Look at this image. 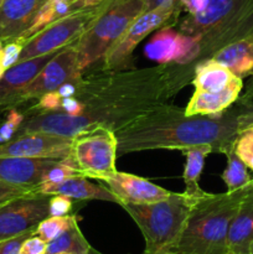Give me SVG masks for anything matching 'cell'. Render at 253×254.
Here are the masks:
<instances>
[{"mask_svg": "<svg viewBox=\"0 0 253 254\" xmlns=\"http://www.w3.org/2000/svg\"><path fill=\"white\" fill-rule=\"evenodd\" d=\"M169 1V0H145V5H146V9H154V7L159 6V5L164 4V2Z\"/></svg>", "mask_w": 253, "mask_h": 254, "instance_id": "f35d334b", "label": "cell"}, {"mask_svg": "<svg viewBox=\"0 0 253 254\" xmlns=\"http://www.w3.org/2000/svg\"><path fill=\"white\" fill-rule=\"evenodd\" d=\"M248 254H253V242H252V245H251L250 252H248Z\"/></svg>", "mask_w": 253, "mask_h": 254, "instance_id": "ee69618b", "label": "cell"}, {"mask_svg": "<svg viewBox=\"0 0 253 254\" xmlns=\"http://www.w3.org/2000/svg\"><path fill=\"white\" fill-rule=\"evenodd\" d=\"M200 54L197 39L170 26L159 30L144 47V55L160 64H188Z\"/></svg>", "mask_w": 253, "mask_h": 254, "instance_id": "7c38bea8", "label": "cell"}, {"mask_svg": "<svg viewBox=\"0 0 253 254\" xmlns=\"http://www.w3.org/2000/svg\"><path fill=\"white\" fill-rule=\"evenodd\" d=\"M34 233L35 232H26L16 236V237L0 241V254H20V247H21L22 242Z\"/></svg>", "mask_w": 253, "mask_h": 254, "instance_id": "d590c367", "label": "cell"}, {"mask_svg": "<svg viewBox=\"0 0 253 254\" xmlns=\"http://www.w3.org/2000/svg\"><path fill=\"white\" fill-rule=\"evenodd\" d=\"M88 7H93L88 0H46L29 29L17 39L26 42L30 37L34 36L40 30L45 29L51 22Z\"/></svg>", "mask_w": 253, "mask_h": 254, "instance_id": "44dd1931", "label": "cell"}, {"mask_svg": "<svg viewBox=\"0 0 253 254\" xmlns=\"http://www.w3.org/2000/svg\"><path fill=\"white\" fill-rule=\"evenodd\" d=\"M61 99L62 98L59 96V93L56 91L47 92V93L42 94L39 98L36 109L39 111V113L59 111L60 106H61Z\"/></svg>", "mask_w": 253, "mask_h": 254, "instance_id": "e575fe53", "label": "cell"}, {"mask_svg": "<svg viewBox=\"0 0 253 254\" xmlns=\"http://www.w3.org/2000/svg\"><path fill=\"white\" fill-rule=\"evenodd\" d=\"M240 114H238V128L240 133L253 128V99L240 97Z\"/></svg>", "mask_w": 253, "mask_h": 254, "instance_id": "4dcf8cb0", "label": "cell"}, {"mask_svg": "<svg viewBox=\"0 0 253 254\" xmlns=\"http://www.w3.org/2000/svg\"><path fill=\"white\" fill-rule=\"evenodd\" d=\"M253 242V180L231 223L227 254H248Z\"/></svg>", "mask_w": 253, "mask_h": 254, "instance_id": "d6986e66", "label": "cell"}, {"mask_svg": "<svg viewBox=\"0 0 253 254\" xmlns=\"http://www.w3.org/2000/svg\"><path fill=\"white\" fill-rule=\"evenodd\" d=\"M72 198L63 195L50 196L49 213L50 216H66L72 208Z\"/></svg>", "mask_w": 253, "mask_h": 254, "instance_id": "1f68e13d", "label": "cell"}, {"mask_svg": "<svg viewBox=\"0 0 253 254\" xmlns=\"http://www.w3.org/2000/svg\"><path fill=\"white\" fill-rule=\"evenodd\" d=\"M176 0H169L154 9L144 10L128 26L118 41L109 49L103 57L106 71H119L124 68L131 59L134 49L156 29L163 26L166 21L173 19L179 10Z\"/></svg>", "mask_w": 253, "mask_h": 254, "instance_id": "9c48e42d", "label": "cell"}, {"mask_svg": "<svg viewBox=\"0 0 253 254\" xmlns=\"http://www.w3.org/2000/svg\"><path fill=\"white\" fill-rule=\"evenodd\" d=\"M116 131L104 127L77 134L72 143V156L86 178L97 179L116 171Z\"/></svg>", "mask_w": 253, "mask_h": 254, "instance_id": "ba28073f", "label": "cell"}, {"mask_svg": "<svg viewBox=\"0 0 253 254\" xmlns=\"http://www.w3.org/2000/svg\"><path fill=\"white\" fill-rule=\"evenodd\" d=\"M196 198L185 192H173L153 203H122L145 241L143 254H161L178 245Z\"/></svg>", "mask_w": 253, "mask_h": 254, "instance_id": "5b68a950", "label": "cell"}, {"mask_svg": "<svg viewBox=\"0 0 253 254\" xmlns=\"http://www.w3.org/2000/svg\"><path fill=\"white\" fill-rule=\"evenodd\" d=\"M47 242L37 235H31L22 242L20 254H46Z\"/></svg>", "mask_w": 253, "mask_h": 254, "instance_id": "d6a6232c", "label": "cell"}, {"mask_svg": "<svg viewBox=\"0 0 253 254\" xmlns=\"http://www.w3.org/2000/svg\"><path fill=\"white\" fill-rule=\"evenodd\" d=\"M235 78L236 76L230 69L213 59H208L196 64L192 83L195 91L220 92Z\"/></svg>", "mask_w": 253, "mask_h": 254, "instance_id": "603a6c76", "label": "cell"}, {"mask_svg": "<svg viewBox=\"0 0 253 254\" xmlns=\"http://www.w3.org/2000/svg\"><path fill=\"white\" fill-rule=\"evenodd\" d=\"M235 153L248 169L253 170V129L240 133L235 144Z\"/></svg>", "mask_w": 253, "mask_h": 254, "instance_id": "f1b7e54d", "label": "cell"}, {"mask_svg": "<svg viewBox=\"0 0 253 254\" xmlns=\"http://www.w3.org/2000/svg\"><path fill=\"white\" fill-rule=\"evenodd\" d=\"M88 254H102V253L97 252L96 250H93V248H91V251H89V253H88Z\"/></svg>", "mask_w": 253, "mask_h": 254, "instance_id": "b9f144b4", "label": "cell"}, {"mask_svg": "<svg viewBox=\"0 0 253 254\" xmlns=\"http://www.w3.org/2000/svg\"><path fill=\"white\" fill-rule=\"evenodd\" d=\"M73 138L49 133H24L0 145V156L63 159L72 154Z\"/></svg>", "mask_w": 253, "mask_h": 254, "instance_id": "4fadbf2b", "label": "cell"}, {"mask_svg": "<svg viewBox=\"0 0 253 254\" xmlns=\"http://www.w3.org/2000/svg\"><path fill=\"white\" fill-rule=\"evenodd\" d=\"M145 9V0H107L101 14L74 42L82 73L106 56Z\"/></svg>", "mask_w": 253, "mask_h": 254, "instance_id": "8992f818", "label": "cell"}, {"mask_svg": "<svg viewBox=\"0 0 253 254\" xmlns=\"http://www.w3.org/2000/svg\"><path fill=\"white\" fill-rule=\"evenodd\" d=\"M252 129H253V128H252ZM247 130H248V129H247Z\"/></svg>", "mask_w": 253, "mask_h": 254, "instance_id": "bcb514c9", "label": "cell"}, {"mask_svg": "<svg viewBox=\"0 0 253 254\" xmlns=\"http://www.w3.org/2000/svg\"><path fill=\"white\" fill-rule=\"evenodd\" d=\"M91 248L76 222L59 237L47 243L46 254H88Z\"/></svg>", "mask_w": 253, "mask_h": 254, "instance_id": "d4e9b609", "label": "cell"}, {"mask_svg": "<svg viewBox=\"0 0 253 254\" xmlns=\"http://www.w3.org/2000/svg\"><path fill=\"white\" fill-rule=\"evenodd\" d=\"M242 88V78L236 77L220 92L195 91L186 106L185 113L188 116H215L222 113L238 101Z\"/></svg>", "mask_w": 253, "mask_h": 254, "instance_id": "ac0fdd59", "label": "cell"}, {"mask_svg": "<svg viewBox=\"0 0 253 254\" xmlns=\"http://www.w3.org/2000/svg\"><path fill=\"white\" fill-rule=\"evenodd\" d=\"M46 0H2L0 5V41L24 34Z\"/></svg>", "mask_w": 253, "mask_h": 254, "instance_id": "2e32d148", "label": "cell"}, {"mask_svg": "<svg viewBox=\"0 0 253 254\" xmlns=\"http://www.w3.org/2000/svg\"><path fill=\"white\" fill-rule=\"evenodd\" d=\"M49 205L50 195L39 191L0 205V241L35 232L37 225L50 216Z\"/></svg>", "mask_w": 253, "mask_h": 254, "instance_id": "30bf717a", "label": "cell"}, {"mask_svg": "<svg viewBox=\"0 0 253 254\" xmlns=\"http://www.w3.org/2000/svg\"><path fill=\"white\" fill-rule=\"evenodd\" d=\"M180 31L200 41L212 55L226 45L253 35V0H208L198 14L188 15Z\"/></svg>", "mask_w": 253, "mask_h": 254, "instance_id": "277c9868", "label": "cell"}, {"mask_svg": "<svg viewBox=\"0 0 253 254\" xmlns=\"http://www.w3.org/2000/svg\"><path fill=\"white\" fill-rule=\"evenodd\" d=\"M60 159L0 156V181L36 190L44 174Z\"/></svg>", "mask_w": 253, "mask_h": 254, "instance_id": "9a60e30c", "label": "cell"}, {"mask_svg": "<svg viewBox=\"0 0 253 254\" xmlns=\"http://www.w3.org/2000/svg\"><path fill=\"white\" fill-rule=\"evenodd\" d=\"M5 72H6V71H5L4 67H2V64H1V62H0V78H1L2 74H4Z\"/></svg>", "mask_w": 253, "mask_h": 254, "instance_id": "60d3db41", "label": "cell"}, {"mask_svg": "<svg viewBox=\"0 0 253 254\" xmlns=\"http://www.w3.org/2000/svg\"><path fill=\"white\" fill-rule=\"evenodd\" d=\"M253 180V179H252ZM252 183V181H251ZM251 183L236 191L208 193L196 198L174 252L181 254H227L231 223Z\"/></svg>", "mask_w": 253, "mask_h": 254, "instance_id": "3957f363", "label": "cell"}, {"mask_svg": "<svg viewBox=\"0 0 253 254\" xmlns=\"http://www.w3.org/2000/svg\"><path fill=\"white\" fill-rule=\"evenodd\" d=\"M77 175H82V174L81 171H79L78 166H77L76 160H74L73 156H72L71 154L69 156L60 159L56 164H54V165L44 174L41 184H40L39 188L36 189V191H39V192L41 193H46L47 195L50 190H52L54 188L59 186L60 184L66 181L67 179Z\"/></svg>", "mask_w": 253, "mask_h": 254, "instance_id": "484cf974", "label": "cell"}, {"mask_svg": "<svg viewBox=\"0 0 253 254\" xmlns=\"http://www.w3.org/2000/svg\"><path fill=\"white\" fill-rule=\"evenodd\" d=\"M161 254H181V253H178V252H174V251H169V252H164Z\"/></svg>", "mask_w": 253, "mask_h": 254, "instance_id": "7bdbcfd3", "label": "cell"}, {"mask_svg": "<svg viewBox=\"0 0 253 254\" xmlns=\"http://www.w3.org/2000/svg\"><path fill=\"white\" fill-rule=\"evenodd\" d=\"M1 2H2V0H0V5H1Z\"/></svg>", "mask_w": 253, "mask_h": 254, "instance_id": "f6af8a7d", "label": "cell"}, {"mask_svg": "<svg viewBox=\"0 0 253 254\" xmlns=\"http://www.w3.org/2000/svg\"><path fill=\"white\" fill-rule=\"evenodd\" d=\"M211 59L230 69L236 77L245 78L253 74V35L226 45Z\"/></svg>", "mask_w": 253, "mask_h": 254, "instance_id": "ffe728a7", "label": "cell"}, {"mask_svg": "<svg viewBox=\"0 0 253 254\" xmlns=\"http://www.w3.org/2000/svg\"><path fill=\"white\" fill-rule=\"evenodd\" d=\"M181 151L186 156L185 169L183 174L184 183H185L184 192L191 197L197 198L205 193L198 183H200V176L205 165V159L207 158L208 154L213 153V150L210 145H198Z\"/></svg>", "mask_w": 253, "mask_h": 254, "instance_id": "cb8c5ba5", "label": "cell"}, {"mask_svg": "<svg viewBox=\"0 0 253 254\" xmlns=\"http://www.w3.org/2000/svg\"><path fill=\"white\" fill-rule=\"evenodd\" d=\"M111 72L79 79L73 97L82 104V116L72 118L60 111L37 113L20 127L17 135L39 131L74 138L98 127L117 131L144 113L164 106L179 91L181 81H186L185 76L161 67Z\"/></svg>", "mask_w": 253, "mask_h": 254, "instance_id": "6da1fadb", "label": "cell"}, {"mask_svg": "<svg viewBox=\"0 0 253 254\" xmlns=\"http://www.w3.org/2000/svg\"><path fill=\"white\" fill-rule=\"evenodd\" d=\"M62 254H64V253H62Z\"/></svg>", "mask_w": 253, "mask_h": 254, "instance_id": "7dc6e473", "label": "cell"}, {"mask_svg": "<svg viewBox=\"0 0 253 254\" xmlns=\"http://www.w3.org/2000/svg\"><path fill=\"white\" fill-rule=\"evenodd\" d=\"M106 4L107 0L101 5L73 12L47 25L25 42L17 62L52 54L74 44L101 14Z\"/></svg>", "mask_w": 253, "mask_h": 254, "instance_id": "52a82bcc", "label": "cell"}, {"mask_svg": "<svg viewBox=\"0 0 253 254\" xmlns=\"http://www.w3.org/2000/svg\"><path fill=\"white\" fill-rule=\"evenodd\" d=\"M78 64V55L74 44L56 52L54 57L45 64L34 79L25 87L19 101L40 98L47 92L56 91L67 82H76L82 78Z\"/></svg>", "mask_w": 253, "mask_h": 254, "instance_id": "8fae6325", "label": "cell"}, {"mask_svg": "<svg viewBox=\"0 0 253 254\" xmlns=\"http://www.w3.org/2000/svg\"><path fill=\"white\" fill-rule=\"evenodd\" d=\"M22 123H24V114L16 109H10L6 119L0 127V145L11 140L12 136L19 131Z\"/></svg>", "mask_w": 253, "mask_h": 254, "instance_id": "f546056e", "label": "cell"}, {"mask_svg": "<svg viewBox=\"0 0 253 254\" xmlns=\"http://www.w3.org/2000/svg\"><path fill=\"white\" fill-rule=\"evenodd\" d=\"M79 81L76 82H67V83L62 84L61 87L56 89V92L59 93V96L61 98H67V97H73L77 92V84Z\"/></svg>", "mask_w": 253, "mask_h": 254, "instance_id": "74e56055", "label": "cell"}, {"mask_svg": "<svg viewBox=\"0 0 253 254\" xmlns=\"http://www.w3.org/2000/svg\"><path fill=\"white\" fill-rule=\"evenodd\" d=\"M179 6L184 7L189 15L198 14L202 11L208 4V0H176Z\"/></svg>", "mask_w": 253, "mask_h": 254, "instance_id": "8d00e7d4", "label": "cell"}, {"mask_svg": "<svg viewBox=\"0 0 253 254\" xmlns=\"http://www.w3.org/2000/svg\"><path fill=\"white\" fill-rule=\"evenodd\" d=\"M77 222L76 216H49L37 225L35 228V235L41 237L45 242H51L61 233L68 230L72 225Z\"/></svg>", "mask_w": 253, "mask_h": 254, "instance_id": "83f0119b", "label": "cell"}, {"mask_svg": "<svg viewBox=\"0 0 253 254\" xmlns=\"http://www.w3.org/2000/svg\"><path fill=\"white\" fill-rule=\"evenodd\" d=\"M240 104L215 116H188L185 109L158 107L116 131L118 155L143 150H185L210 145L213 153L225 154L235 148L240 135Z\"/></svg>", "mask_w": 253, "mask_h": 254, "instance_id": "7a4b0ae2", "label": "cell"}, {"mask_svg": "<svg viewBox=\"0 0 253 254\" xmlns=\"http://www.w3.org/2000/svg\"><path fill=\"white\" fill-rule=\"evenodd\" d=\"M226 156H227V166L222 173V180L227 186V191L231 192L247 186L253 178H251L248 174V168L246 164L235 153V148L226 153Z\"/></svg>", "mask_w": 253, "mask_h": 254, "instance_id": "4316f807", "label": "cell"}, {"mask_svg": "<svg viewBox=\"0 0 253 254\" xmlns=\"http://www.w3.org/2000/svg\"><path fill=\"white\" fill-rule=\"evenodd\" d=\"M98 180L106 184V188H108L118 198L119 205L122 203L141 205V203L158 202L165 200L173 193L171 191L150 183L146 179L118 170L107 174Z\"/></svg>", "mask_w": 253, "mask_h": 254, "instance_id": "5bb4252c", "label": "cell"}, {"mask_svg": "<svg viewBox=\"0 0 253 254\" xmlns=\"http://www.w3.org/2000/svg\"><path fill=\"white\" fill-rule=\"evenodd\" d=\"M32 191L36 190H31V189L27 188H21V186H15V185H10V184L6 183H1L0 181V205L2 203L7 202L10 200H14V198L20 197L22 195H26V193L32 192Z\"/></svg>", "mask_w": 253, "mask_h": 254, "instance_id": "836d02e7", "label": "cell"}, {"mask_svg": "<svg viewBox=\"0 0 253 254\" xmlns=\"http://www.w3.org/2000/svg\"><path fill=\"white\" fill-rule=\"evenodd\" d=\"M243 97H245V98L252 99V97H253V79H252V82H251V83H250V86H248L247 93H246Z\"/></svg>", "mask_w": 253, "mask_h": 254, "instance_id": "ab89813d", "label": "cell"}, {"mask_svg": "<svg viewBox=\"0 0 253 254\" xmlns=\"http://www.w3.org/2000/svg\"><path fill=\"white\" fill-rule=\"evenodd\" d=\"M47 195H63L76 200H99L118 203V198L108 188L91 183L86 176L77 175L67 179L59 186L49 191Z\"/></svg>", "mask_w": 253, "mask_h": 254, "instance_id": "7402d4cb", "label": "cell"}, {"mask_svg": "<svg viewBox=\"0 0 253 254\" xmlns=\"http://www.w3.org/2000/svg\"><path fill=\"white\" fill-rule=\"evenodd\" d=\"M56 52L17 62L10 67L0 78V106L19 101L20 94L22 93L25 87L36 77V74L56 55Z\"/></svg>", "mask_w": 253, "mask_h": 254, "instance_id": "e0dca14e", "label": "cell"}]
</instances>
